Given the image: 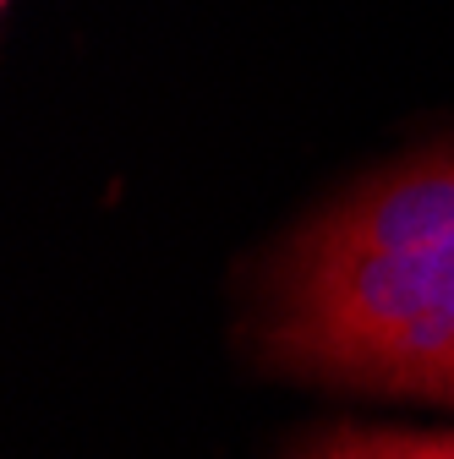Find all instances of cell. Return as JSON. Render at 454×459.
Here are the masks:
<instances>
[{
	"mask_svg": "<svg viewBox=\"0 0 454 459\" xmlns=\"http://www.w3.org/2000/svg\"><path fill=\"white\" fill-rule=\"evenodd\" d=\"M301 459H432L427 432H356L339 427L328 437H318Z\"/></svg>",
	"mask_w": 454,
	"mask_h": 459,
	"instance_id": "obj_2",
	"label": "cell"
},
{
	"mask_svg": "<svg viewBox=\"0 0 454 459\" xmlns=\"http://www.w3.org/2000/svg\"><path fill=\"white\" fill-rule=\"evenodd\" d=\"M0 6H6V0H0Z\"/></svg>",
	"mask_w": 454,
	"mask_h": 459,
	"instance_id": "obj_4",
	"label": "cell"
},
{
	"mask_svg": "<svg viewBox=\"0 0 454 459\" xmlns=\"http://www.w3.org/2000/svg\"><path fill=\"white\" fill-rule=\"evenodd\" d=\"M427 448L432 459H454V432H427Z\"/></svg>",
	"mask_w": 454,
	"mask_h": 459,
	"instance_id": "obj_3",
	"label": "cell"
},
{
	"mask_svg": "<svg viewBox=\"0 0 454 459\" xmlns=\"http://www.w3.org/2000/svg\"><path fill=\"white\" fill-rule=\"evenodd\" d=\"M263 351L296 377L454 405V143L394 159L291 241Z\"/></svg>",
	"mask_w": 454,
	"mask_h": 459,
	"instance_id": "obj_1",
	"label": "cell"
}]
</instances>
